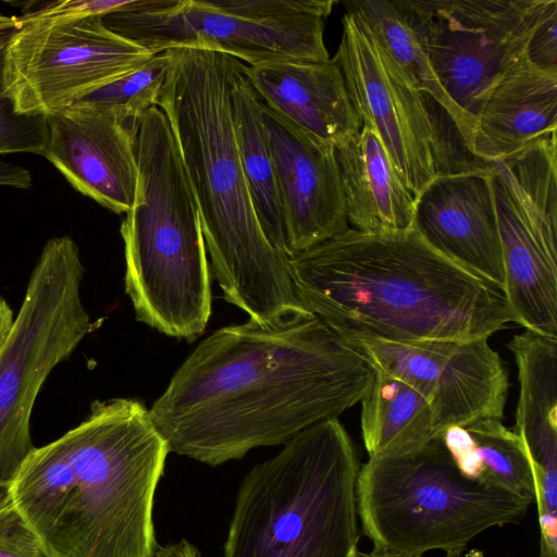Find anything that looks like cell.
I'll return each mask as SVG.
<instances>
[{
	"instance_id": "1",
	"label": "cell",
	"mask_w": 557,
	"mask_h": 557,
	"mask_svg": "<svg viewBox=\"0 0 557 557\" xmlns=\"http://www.w3.org/2000/svg\"><path fill=\"white\" fill-rule=\"evenodd\" d=\"M374 375L370 359L315 317L277 330L248 321L200 342L149 410L170 453L219 466L338 418Z\"/></svg>"
},
{
	"instance_id": "2",
	"label": "cell",
	"mask_w": 557,
	"mask_h": 557,
	"mask_svg": "<svg viewBox=\"0 0 557 557\" xmlns=\"http://www.w3.org/2000/svg\"><path fill=\"white\" fill-rule=\"evenodd\" d=\"M169 453L140 400H95L77 426L33 449L1 496L46 557H154Z\"/></svg>"
},
{
	"instance_id": "3",
	"label": "cell",
	"mask_w": 557,
	"mask_h": 557,
	"mask_svg": "<svg viewBox=\"0 0 557 557\" xmlns=\"http://www.w3.org/2000/svg\"><path fill=\"white\" fill-rule=\"evenodd\" d=\"M289 265L305 309L350 344L488 338L516 323L502 290L414 227H349L289 257Z\"/></svg>"
},
{
	"instance_id": "4",
	"label": "cell",
	"mask_w": 557,
	"mask_h": 557,
	"mask_svg": "<svg viewBox=\"0 0 557 557\" xmlns=\"http://www.w3.org/2000/svg\"><path fill=\"white\" fill-rule=\"evenodd\" d=\"M168 52L157 106L177 141L224 299L267 329L313 317L297 295L289 257L270 243L259 222L240 164L231 92L244 62L206 49Z\"/></svg>"
},
{
	"instance_id": "5",
	"label": "cell",
	"mask_w": 557,
	"mask_h": 557,
	"mask_svg": "<svg viewBox=\"0 0 557 557\" xmlns=\"http://www.w3.org/2000/svg\"><path fill=\"white\" fill-rule=\"evenodd\" d=\"M135 199L121 223L125 293L136 320L194 342L211 315L210 273L197 201L164 112L137 124Z\"/></svg>"
},
{
	"instance_id": "6",
	"label": "cell",
	"mask_w": 557,
	"mask_h": 557,
	"mask_svg": "<svg viewBox=\"0 0 557 557\" xmlns=\"http://www.w3.org/2000/svg\"><path fill=\"white\" fill-rule=\"evenodd\" d=\"M360 467L337 418L301 431L243 479L223 557H358Z\"/></svg>"
},
{
	"instance_id": "7",
	"label": "cell",
	"mask_w": 557,
	"mask_h": 557,
	"mask_svg": "<svg viewBox=\"0 0 557 557\" xmlns=\"http://www.w3.org/2000/svg\"><path fill=\"white\" fill-rule=\"evenodd\" d=\"M532 503L461 473L441 437L360 467V530L384 557L465 553L484 531L519 522Z\"/></svg>"
},
{
	"instance_id": "8",
	"label": "cell",
	"mask_w": 557,
	"mask_h": 557,
	"mask_svg": "<svg viewBox=\"0 0 557 557\" xmlns=\"http://www.w3.org/2000/svg\"><path fill=\"white\" fill-rule=\"evenodd\" d=\"M84 273L72 237L48 239L0 347L1 488L35 448L30 416L44 383L94 327L82 300Z\"/></svg>"
},
{
	"instance_id": "9",
	"label": "cell",
	"mask_w": 557,
	"mask_h": 557,
	"mask_svg": "<svg viewBox=\"0 0 557 557\" xmlns=\"http://www.w3.org/2000/svg\"><path fill=\"white\" fill-rule=\"evenodd\" d=\"M334 0H134L106 14L113 33L153 54L172 48L221 52L256 65L330 59L323 34Z\"/></svg>"
},
{
	"instance_id": "10",
	"label": "cell",
	"mask_w": 557,
	"mask_h": 557,
	"mask_svg": "<svg viewBox=\"0 0 557 557\" xmlns=\"http://www.w3.org/2000/svg\"><path fill=\"white\" fill-rule=\"evenodd\" d=\"M485 163L503 250V293L517 324L557 336V143L543 137Z\"/></svg>"
},
{
	"instance_id": "11",
	"label": "cell",
	"mask_w": 557,
	"mask_h": 557,
	"mask_svg": "<svg viewBox=\"0 0 557 557\" xmlns=\"http://www.w3.org/2000/svg\"><path fill=\"white\" fill-rule=\"evenodd\" d=\"M16 20L4 47L2 84L18 113L57 114L154 55L110 30L99 15Z\"/></svg>"
},
{
	"instance_id": "12",
	"label": "cell",
	"mask_w": 557,
	"mask_h": 557,
	"mask_svg": "<svg viewBox=\"0 0 557 557\" xmlns=\"http://www.w3.org/2000/svg\"><path fill=\"white\" fill-rule=\"evenodd\" d=\"M399 1L440 84L474 129L485 92L525 58L545 0Z\"/></svg>"
},
{
	"instance_id": "13",
	"label": "cell",
	"mask_w": 557,
	"mask_h": 557,
	"mask_svg": "<svg viewBox=\"0 0 557 557\" xmlns=\"http://www.w3.org/2000/svg\"><path fill=\"white\" fill-rule=\"evenodd\" d=\"M335 55L361 125L376 134L417 197L443 172L440 134L426 95L416 90L370 30L345 12Z\"/></svg>"
},
{
	"instance_id": "14",
	"label": "cell",
	"mask_w": 557,
	"mask_h": 557,
	"mask_svg": "<svg viewBox=\"0 0 557 557\" xmlns=\"http://www.w3.org/2000/svg\"><path fill=\"white\" fill-rule=\"evenodd\" d=\"M487 339L352 345L375 368L405 381L426 397L440 437L450 426L504 417L508 373Z\"/></svg>"
},
{
	"instance_id": "15",
	"label": "cell",
	"mask_w": 557,
	"mask_h": 557,
	"mask_svg": "<svg viewBox=\"0 0 557 557\" xmlns=\"http://www.w3.org/2000/svg\"><path fill=\"white\" fill-rule=\"evenodd\" d=\"M137 123L116 108L76 102L48 116L42 157L76 191L126 214L137 187Z\"/></svg>"
},
{
	"instance_id": "16",
	"label": "cell",
	"mask_w": 557,
	"mask_h": 557,
	"mask_svg": "<svg viewBox=\"0 0 557 557\" xmlns=\"http://www.w3.org/2000/svg\"><path fill=\"white\" fill-rule=\"evenodd\" d=\"M262 102V101H261ZM289 257L348 226L335 146L262 103Z\"/></svg>"
},
{
	"instance_id": "17",
	"label": "cell",
	"mask_w": 557,
	"mask_h": 557,
	"mask_svg": "<svg viewBox=\"0 0 557 557\" xmlns=\"http://www.w3.org/2000/svg\"><path fill=\"white\" fill-rule=\"evenodd\" d=\"M413 227L438 252L504 292L493 180L485 162L440 173L416 199Z\"/></svg>"
},
{
	"instance_id": "18",
	"label": "cell",
	"mask_w": 557,
	"mask_h": 557,
	"mask_svg": "<svg viewBox=\"0 0 557 557\" xmlns=\"http://www.w3.org/2000/svg\"><path fill=\"white\" fill-rule=\"evenodd\" d=\"M263 104L335 147L361 129L343 74L326 61H271L246 65Z\"/></svg>"
},
{
	"instance_id": "19",
	"label": "cell",
	"mask_w": 557,
	"mask_h": 557,
	"mask_svg": "<svg viewBox=\"0 0 557 557\" xmlns=\"http://www.w3.org/2000/svg\"><path fill=\"white\" fill-rule=\"evenodd\" d=\"M557 131V71L520 60L485 92L469 152L487 162Z\"/></svg>"
},
{
	"instance_id": "20",
	"label": "cell",
	"mask_w": 557,
	"mask_h": 557,
	"mask_svg": "<svg viewBox=\"0 0 557 557\" xmlns=\"http://www.w3.org/2000/svg\"><path fill=\"white\" fill-rule=\"evenodd\" d=\"M346 216L364 233L413 227L416 197L396 172L374 132L361 129L335 147Z\"/></svg>"
},
{
	"instance_id": "21",
	"label": "cell",
	"mask_w": 557,
	"mask_h": 557,
	"mask_svg": "<svg viewBox=\"0 0 557 557\" xmlns=\"http://www.w3.org/2000/svg\"><path fill=\"white\" fill-rule=\"evenodd\" d=\"M520 385L515 431L534 474L557 473V336L524 330L508 343Z\"/></svg>"
},
{
	"instance_id": "22",
	"label": "cell",
	"mask_w": 557,
	"mask_h": 557,
	"mask_svg": "<svg viewBox=\"0 0 557 557\" xmlns=\"http://www.w3.org/2000/svg\"><path fill=\"white\" fill-rule=\"evenodd\" d=\"M360 403L361 433L369 458L412 454L438 437L426 397L379 368Z\"/></svg>"
},
{
	"instance_id": "23",
	"label": "cell",
	"mask_w": 557,
	"mask_h": 557,
	"mask_svg": "<svg viewBox=\"0 0 557 557\" xmlns=\"http://www.w3.org/2000/svg\"><path fill=\"white\" fill-rule=\"evenodd\" d=\"M440 437L462 474L534 502V479L525 445L502 420L483 419L467 426H450Z\"/></svg>"
},
{
	"instance_id": "24",
	"label": "cell",
	"mask_w": 557,
	"mask_h": 557,
	"mask_svg": "<svg viewBox=\"0 0 557 557\" xmlns=\"http://www.w3.org/2000/svg\"><path fill=\"white\" fill-rule=\"evenodd\" d=\"M246 65L244 63L238 71L231 92V115L236 146L259 222L270 243L287 255L281 200L262 115V102L245 74Z\"/></svg>"
},
{
	"instance_id": "25",
	"label": "cell",
	"mask_w": 557,
	"mask_h": 557,
	"mask_svg": "<svg viewBox=\"0 0 557 557\" xmlns=\"http://www.w3.org/2000/svg\"><path fill=\"white\" fill-rule=\"evenodd\" d=\"M344 5L370 30L411 86L448 114L469 151L473 128L440 84L400 1L349 0Z\"/></svg>"
},
{
	"instance_id": "26",
	"label": "cell",
	"mask_w": 557,
	"mask_h": 557,
	"mask_svg": "<svg viewBox=\"0 0 557 557\" xmlns=\"http://www.w3.org/2000/svg\"><path fill=\"white\" fill-rule=\"evenodd\" d=\"M169 64L168 50L157 53L140 67L91 92L81 102L113 107L126 117L138 120L157 106Z\"/></svg>"
},
{
	"instance_id": "27",
	"label": "cell",
	"mask_w": 557,
	"mask_h": 557,
	"mask_svg": "<svg viewBox=\"0 0 557 557\" xmlns=\"http://www.w3.org/2000/svg\"><path fill=\"white\" fill-rule=\"evenodd\" d=\"M48 140V116L18 113L11 99L0 96V154H44Z\"/></svg>"
},
{
	"instance_id": "28",
	"label": "cell",
	"mask_w": 557,
	"mask_h": 557,
	"mask_svg": "<svg viewBox=\"0 0 557 557\" xmlns=\"http://www.w3.org/2000/svg\"><path fill=\"white\" fill-rule=\"evenodd\" d=\"M557 1L545 0L528 41L525 58L532 64L557 71Z\"/></svg>"
},
{
	"instance_id": "29",
	"label": "cell",
	"mask_w": 557,
	"mask_h": 557,
	"mask_svg": "<svg viewBox=\"0 0 557 557\" xmlns=\"http://www.w3.org/2000/svg\"><path fill=\"white\" fill-rule=\"evenodd\" d=\"M134 0H59L35 5L24 11L22 18L52 17L69 20L91 15L103 16L109 13L128 9Z\"/></svg>"
},
{
	"instance_id": "30",
	"label": "cell",
	"mask_w": 557,
	"mask_h": 557,
	"mask_svg": "<svg viewBox=\"0 0 557 557\" xmlns=\"http://www.w3.org/2000/svg\"><path fill=\"white\" fill-rule=\"evenodd\" d=\"M0 557H46L3 496L0 497Z\"/></svg>"
},
{
	"instance_id": "31",
	"label": "cell",
	"mask_w": 557,
	"mask_h": 557,
	"mask_svg": "<svg viewBox=\"0 0 557 557\" xmlns=\"http://www.w3.org/2000/svg\"><path fill=\"white\" fill-rule=\"evenodd\" d=\"M33 184L30 172L17 164L0 161V186L29 189Z\"/></svg>"
},
{
	"instance_id": "32",
	"label": "cell",
	"mask_w": 557,
	"mask_h": 557,
	"mask_svg": "<svg viewBox=\"0 0 557 557\" xmlns=\"http://www.w3.org/2000/svg\"><path fill=\"white\" fill-rule=\"evenodd\" d=\"M154 557H200L198 549L187 540L158 546Z\"/></svg>"
},
{
	"instance_id": "33",
	"label": "cell",
	"mask_w": 557,
	"mask_h": 557,
	"mask_svg": "<svg viewBox=\"0 0 557 557\" xmlns=\"http://www.w3.org/2000/svg\"><path fill=\"white\" fill-rule=\"evenodd\" d=\"M13 310L8 301L0 295V347L4 342L13 323Z\"/></svg>"
},
{
	"instance_id": "34",
	"label": "cell",
	"mask_w": 557,
	"mask_h": 557,
	"mask_svg": "<svg viewBox=\"0 0 557 557\" xmlns=\"http://www.w3.org/2000/svg\"><path fill=\"white\" fill-rule=\"evenodd\" d=\"M18 27L16 16H7L0 13V36Z\"/></svg>"
},
{
	"instance_id": "35",
	"label": "cell",
	"mask_w": 557,
	"mask_h": 557,
	"mask_svg": "<svg viewBox=\"0 0 557 557\" xmlns=\"http://www.w3.org/2000/svg\"><path fill=\"white\" fill-rule=\"evenodd\" d=\"M8 38V33L0 36V96L4 95L3 84H2V65H3V52Z\"/></svg>"
},
{
	"instance_id": "36",
	"label": "cell",
	"mask_w": 557,
	"mask_h": 557,
	"mask_svg": "<svg viewBox=\"0 0 557 557\" xmlns=\"http://www.w3.org/2000/svg\"><path fill=\"white\" fill-rule=\"evenodd\" d=\"M445 557H479V556H472L470 554H465V553H456V554H445Z\"/></svg>"
},
{
	"instance_id": "37",
	"label": "cell",
	"mask_w": 557,
	"mask_h": 557,
	"mask_svg": "<svg viewBox=\"0 0 557 557\" xmlns=\"http://www.w3.org/2000/svg\"><path fill=\"white\" fill-rule=\"evenodd\" d=\"M358 557H384V556H380V555L373 554L372 552H370V553L360 552L358 554Z\"/></svg>"
}]
</instances>
